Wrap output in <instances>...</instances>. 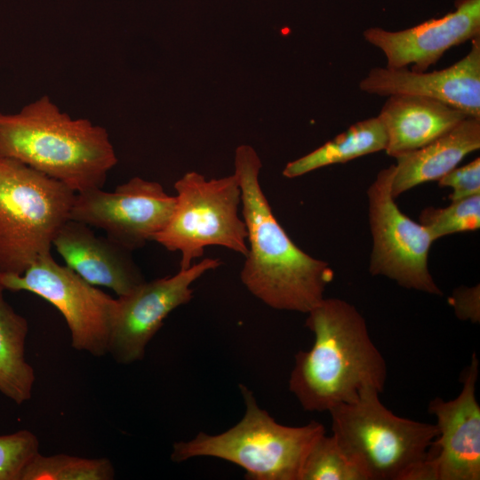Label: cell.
<instances>
[{
    "label": "cell",
    "mask_w": 480,
    "mask_h": 480,
    "mask_svg": "<svg viewBox=\"0 0 480 480\" xmlns=\"http://www.w3.org/2000/svg\"><path fill=\"white\" fill-rule=\"evenodd\" d=\"M378 116L388 134L385 152L395 158L426 146L468 116L436 100L406 94L388 96Z\"/></svg>",
    "instance_id": "16"
},
{
    "label": "cell",
    "mask_w": 480,
    "mask_h": 480,
    "mask_svg": "<svg viewBox=\"0 0 480 480\" xmlns=\"http://www.w3.org/2000/svg\"><path fill=\"white\" fill-rule=\"evenodd\" d=\"M438 185L452 188L449 196L451 201L480 194V158L455 167L438 180Z\"/></svg>",
    "instance_id": "24"
},
{
    "label": "cell",
    "mask_w": 480,
    "mask_h": 480,
    "mask_svg": "<svg viewBox=\"0 0 480 480\" xmlns=\"http://www.w3.org/2000/svg\"><path fill=\"white\" fill-rule=\"evenodd\" d=\"M300 480H365L335 437L319 436L302 465Z\"/></svg>",
    "instance_id": "21"
},
{
    "label": "cell",
    "mask_w": 480,
    "mask_h": 480,
    "mask_svg": "<svg viewBox=\"0 0 480 480\" xmlns=\"http://www.w3.org/2000/svg\"><path fill=\"white\" fill-rule=\"evenodd\" d=\"M380 394L367 389L329 411L332 435L365 480H414L436 426L396 415Z\"/></svg>",
    "instance_id": "4"
},
{
    "label": "cell",
    "mask_w": 480,
    "mask_h": 480,
    "mask_svg": "<svg viewBox=\"0 0 480 480\" xmlns=\"http://www.w3.org/2000/svg\"><path fill=\"white\" fill-rule=\"evenodd\" d=\"M478 359L474 353L464 370L457 397L433 398L428 412L437 435L414 480L480 479V406L476 396Z\"/></svg>",
    "instance_id": "12"
},
{
    "label": "cell",
    "mask_w": 480,
    "mask_h": 480,
    "mask_svg": "<svg viewBox=\"0 0 480 480\" xmlns=\"http://www.w3.org/2000/svg\"><path fill=\"white\" fill-rule=\"evenodd\" d=\"M175 205L156 241L180 253V268L187 269L209 246H222L245 257L247 229L238 211L242 191L234 173L207 180L189 172L174 183Z\"/></svg>",
    "instance_id": "7"
},
{
    "label": "cell",
    "mask_w": 480,
    "mask_h": 480,
    "mask_svg": "<svg viewBox=\"0 0 480 480\" xmlns=\"http://www.w3.org/2000/svg\"><path fill=\"white\" fill-rule=\"evenodd\" d=\"M0 284V393L17 404L32 396L35 372L26 359L27 319L6 301Z\"/></svg>",
    "instance_id": "18"
},
{
    "label": "cell",
    "mask_w": 480,
    "mask_h": 480,
    "mask_svg": "<svg viewBox=\"0 0 480 480\" xmlns=\"http://www.w3.org/2000/svg\"><path fill=\"white\" fill-rule=\"evenodd\" d=\"M456 316L474 324L480 321V286H461L455 289L448 299Z\"/></svg>",
    "instance_id": "25"
},
{
    "label": "cell",
    "mask_w": 480,
    "mask_h": 480,
    "mask_svg": "<svg viewBox=\"0 0 480 480\" xmlns=\"http://www.w3.org/2000/svg\"><path fill=\"white\" fill-rule=\"evenodd\" d=\"M4 290L26 291L54 306L63 316L71 334V345L94 356L108 353L116 299L89 284L51 252L36 259L21 275L0 273Z\"/></svg>",
    "instance_id": "9"
},
{
    "label": "cell",
    "mask_w": 480,
    "mask_h": 480,
    "mask_svg": "<svg viewBox=\"0 0 480 480\" xmlns=\"http://www.w3.org/2000/svg\"><path fill=\"white\" fill-rule=\"evenodd\" d=\"M39 452L36 436L26 429L0 436V480H21L29 462Z\"/></svg>",
    "instance_id": "23"
},
{
    "label": "cell",
    "mask_w": 480,
    "mask_h": 480,
    "mask_svg": "<svg viewBox=\"0 0 480 480\" xmlns=\"http://www.w3.org/2000/svg\"><path fill=\"white\" fill-rule=\"evenodd\" d=\"M363 36L383 52L386 67L427 71L452 47L480 36V0H455L440 18L396 31L371 27Z\"/></svg>",
    "instance_id": "13"
},
{
    "label": "cell",
    "mask_w": 480,
    "mask_h": 480,
    "mask_svg": "<svg viewBox=\"0 0 480 480\" xmlns=\"http://www.w3.org/2000/svg\"><path fill=\"white\" fill-rule=\"evenodd\" d=\"M419 218L435 241L447 235L476 230L480 228V194L452 201L444 208L428 207Z\"/></svg>",
    "instance_id": "22"
},
{
    "label": "cell",
    "mask_w": 480,
    "mask_h": 480,
    "mask_svg": "<svg viewBox=\"0 0 480 480\" xmlns=\"http://www.w3.org/2000/svg\"><path fill=\"white\" fill-rule=\"evenodd\" d=\"M0 156L20 161L75 193L102 188L117 164L104 127L72 118L47 95L16 114L0 112Z\"/></svg>",
    "instance_id": "3"
},
{
    "label": "cell",
    "mask_w": 480,
    "mask_h": 480,
    "mask_svg": "<svg viewBox=\"0 0 480 480\" xmlns=\"http://www.w3.org/2000/svg\"><path fill=\"white\" fill-rule=\"evenodd\" d=\"M174 205L175 196L160 183L133 177L110 192L98 188L76 193L70 219L103 230L132 252L166 226Z\"/></svg>",
    "instance_id": "10"
},
{
    "label": "cell",
    "mask_w": 480,
    "mask_h": 480,
    "mask_svg": "<svg viewBox=\"0 0 480 480\" xmlns=\"http://www.w3.org/2000/svg\"><path fill=\"white\" fill-rule=\"evenodd\" d=\"M52 246L67 267L89 284L111 289L124 296L145 282L130 251L107 236H97L91 227L68 220L57 232Z\"/></svg>",
    "instance_id": "15"
},
{
    "label": "cell",
    "mask_w": 480,
    "mask_h": 480,
    "mask_svg": "<svg viewBox=\"0 0 480 480\" xmlns=\"http://www.w3.org/2000/svg\"><path fill=\"white\" fill-rule=\"evenodd\" d=\"M76 193L12 158L0 156V273L21 275L51 252L70 219Z\"/></svg>",
    "instance_id": "6"
},
{
    "label": "cell",
    "mask_w": 480,
    "mask_h": 480,
    "mask_svg": "<svg viewBox=\"0 0 480 480\" xmlns=\"http://www.w3.org/2000/svg\"><path fill=\"white\" fill-rule=\"evenodd\" d=\"M114 476V467L107 458L38 452L25 468L21 480H112Z\"/></svg>",
    "instance_id": "20"
},
{
    "label": "cell",
    "mask_w": 480,
    "mask_h": 480,
    "mask_svg": "<svg viewBox=\"0 0 480 480\" xmlns=\"http://www.w3.org/2000/svg\"><path fill=\"white\" fill-rule=\"evenodd\" d=\"M395 164L381 169L367 190L373 245L369 272L400 286L433 295L443 292L428 270L435 239L426 227L400 211L391 193Z\"/></svg>",
    "instance_id": "8"
},
{
    "label": "cell",
    "mask_w": 480,
    "mask_h": 480,
    "mask_svg": "<svg viewBox=\"0 0 480 480\" xmlns=\"http://www.w3.org/2000/svg\"><path fill=\"white\" fill-rule=\"evenodd\" d=\"M245 404L242 420L219 435L200 432L189 441L174 443V462L194 457H215L236 464L251 480H300L305 458L316 439L325 432L311 421L289 427L259 407L251 390L239 386Z\"/></svg>",
    "instance_id": "5"
},
{
    "label": "cell",
    "mask_w": 480,
    "mask_h": 480,
    "mask_svg": "<svg viewBox=\"0 0 480 480\" xmlns=\"http://www.w3.org/2000/svg\"><path fill=\"white\" fill-rule=\"evenodd\" d=\"M388 134L381 119L370 117L352 124L314 151L289 162L283 175L292 179L316 169L343 164L386 149Z\"/></svg>",
    "instance_id": "19"
},
{
    "label": "cell",
    "mask_w": 480,
    "mask_h": 480,
    "mask_svg": "<svg viewBox=\"0 0 480 480\" xmlns=\"http://www.w3.org/2000/svg\"><path fill=\"white\" fill-rule=\"evenodd\" d=\"M307 314L314 343L295 355L289 379L290 391L303 409L329 412L364 390L381 393L387 364L356 308L341 299L324 298Z\"/></svg>",
    "instance_id": "2"
},
{
    "label": "cell",
    "mask_w": 480,
    "mask_h": 480,
    "mask_svg": "<svg viewBox=\"0 0 480 480\" xmlns=\"http://www.w3.org/2000/svg\"><path fill=\"white\" fill-rule=\"evenodd\" d=\"M221 265L205 258L173 276L144 282L130 293L118 297L113 313L108 353L115 361L129 364L141 360L151 339L165 317L193 297L191 284Z\"/></svg>",
    "instance_id": "11"
},
{
    "label": "cell",
    "mask_w": 480,
    "mask_h": 480,
    "mask_svg": "<svg viewBox=\"0 0 480 480\" xmlns=\"http://www.w3.org/2000/svg\"><path fill=\"white\" fill-rule=\"evenodd\" d=\"M234 164L247 229L242 283L275 309L308 313L324 298L333 270L328 262L297 246L277 221L260 183L262 163L256 150L250 145L238 146Z\"/></svg>",
    "instance_id": "1"
},
{
    "label": "cell",
    "mask_w": 480,
    "mask_h": 480,
    "mask_svg": "<svg viewBox=\"0 0 480 480\" xmlns=\"http://www.w3.org/2000/svg\"><path fill=\"white\" fill-rule=\"evenodd\" d=\"M479 148L480 118L468 116L426 146L396 157L393 197L420 184L438 180Z\"/></svg>",
    "instance_id": "17"
},
{
    "label": "cell",
    "mask_w": 480,
    "mask_h": 480,
    "mask_svg": "<svg viewBox=\"0 0 480 480\" xmlns=\"http://www.w3.org/2000/svg\"><path fill=\"white\" fill-rule=\"evenodd\" d=\"M359 88L381 97L430 98L480 118V36L471 40L470 50L462 59L444 69L417 72L408 68L374 67L359 82Z\"/></svg>",
    "instance_id": "14"
}]
</instances>
